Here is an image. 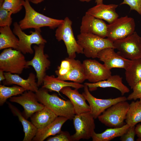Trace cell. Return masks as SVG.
Here are the masks:
<instances>
[{"mask_svg": "<svg viewBox=\"0 0 141 141\" xmlns=\"http://www.w3.org/2000/svg\"><path fill=\"white\" fill-rule=\"evenodd\" d=\"M118 6L113 4H96L89 9L86 13L96 18L104 20L110 24L119 17L116 11Z\"/></svg>", "mask_w": 141, "mask_h": 141, "instance_id": "obj_20", "label": "cell"}, {"mask_svg": "<svg viewBox=\"0 0 141 141\" xmlns=\"http://www.w3.org/2000/svg\"><path fill=\"white\" fill-rule=\"evenodd\" d=\"M130 104L126 101L120 102L105 110L98 118L102 123L108 127H121L124 125Z\"/></svg>", "mask_w": 141, "mask_h": 141, "instance_id": "obj_7", "label": "cell"}, {"mask_svg": "<svg viewBox=\"0 0 141 141\" xmlns=\"http://www.w3.org/2000/svg\"><path fill=\"white\" fill-rule=\"evenodd\" d=\"M80 1L82 2H89L91 1L92 0H79Z\"/></svg>", "mask_w": 141, "mask_h": 141, "instance_id": "obj_41", "label": "cell"}, {"mask_svg": "<svg viewBox=\"0 0 141 141\" xmlns=\"http://www.w3.org/2000/svg\"><path fill=\"white\" fill-rule=\"evenodd\" d=\"M44 45L34 46V56L31 60L27 61L26 63L27 66L29 67L31 66L35 70L38 87L43 84V78L46 75V71L50 65V62L48 59V56L44 53Z\"/></svg>", "mask_w": 141, "mask_h": 141, "instance_id": "obj_12", "label": "cell"}, {"mask_svg": "<svg viewBox=\"0 0 141 141\" xmlns=\"http://www.w3.org/2000/svg\"><path fill=\"white\" fill-rule=\"evenodd\" d=\"M115 49L105 48L99 52L97 57L104 63L107 69L110 70L113 68H122L126 69L131 62L132 60L126 59L114 51Z\"/></svg>", "mask_w": 141, "mask_h": 141, "instance_id": "obj_16", "label": "cell"}, {"mask_svg": "<svg viewBox=\"0 0 141 141\" xmlns=\"http://www.w3.org/2000/svg\"><path fill=\"white\" fill-rule=\"evenodd\" d=\"M136 24L133 18L127 15L118 18L107 24V38L113 42L124 38L135 32Z\"/></svg>", "mask_w": 141, "mask_h": 141, "instance_id": "obj_8", "label": "cell"}, {"mask_svg": "<svg viewBox=\"0 0 141 141\" xmlns=\"http://www.w3.org/2000/svg\"><path fill=\"white\" fill-rule=\"evenodd\" d=\"M140 44H141V37H140Z\"/></svg>", "mask_w": 141, "mask_h": 141, "instance_id": "obj_42", "label": "cell"}, {"mask_svg": "<svg viewBox=\"0 0 141 141\" xmlns=\"http://www.w3.org/2000/svg\"><path fill=\"white\" fill-rule=\"evenodd\" d=\"M133 91L127 98V100L135 101L141 97V81L137 83L132 88Z\"/></svg>", "mask_w": 141, "mask_h": 141, "instance_id": "obj_34", "label": "cell"}, {"mask_svg": "<svg viewBox=\"0 0 141 141\" xmlns=\"http://www.w3.org/2000/svg\"><path fill=\"white\" fill-rule=\"evenodd\" d=\"M23 0H4L0 6L5 9L11 11L13 14L20 11L23 7Z\"/></svg>", "mask_w": 141, "mask_h": 141, "instance_id": "obj_31", "label": "cell"}, {"mask_svg": "<svg viewBox=\"0 0 141 141\" xmlns=\"http://www.w3.org/2000/svg\"><path fill=\"white\" fill-rule=\"evenodd\" d=\"M107 24L102 19L86 13L83 16L80 33L92 34L102 38L107 36Z\"/></svg>", "mask_w": 141, "mask_h": 141, "instance_id": "obj_17", "label": "cell"}, {"mask_svg": "<svg viewBox=\"0 0 141 141\" xmlns=\"http://www.w3.org/2000/svg\"><path fill=\"white\" fill-rule=\"evenodd\" d=\"M9 100L18 103L23 107L25 117L27 119L36 112L43 109L45 106L38 102L36 93L30 91H25L20 96L11 97Z\"/></svg>", "mask_w": 141, "mask_h": 141, "instance_id": "obj_15", "label": "cell"}, {"mask_svg": "<svg viewBox=\"0 0 141 141\" xmlns=\"http://www.w3.org/2000/svg\"><path fill=\"white\" fill-rule=\"evenodd\" d=\"M0 50L12 48L17 50L19 39L11 30L10 26L0 28Z\"/></svg>", "mask_w": 141, "mask_h": 141, "instance_id": "obj_27", "label": "cell"}, {"mask_svg": "<svg viewBox=\"0 0 141 141\" xmlns=\"http://www.w3.org/2000/svg\"><path fill=\"white\" fill-rule=\"evenodd\" d=\"M13 32L17 36L19 39L18 48L16 50L22 53L32 54L34 51L31 48L32 44L37 45L44 44L46 43V40L44 39L41 34L40 28L35 29L34 31H30L31 34L27 35L23 31L19 24L15 22L13 24Z\"/></svg>", "mask_w": 141, "mask_h": 141, "instance_id": "obj_10", "label": "cell"}, {"mask_svg": "<svg viewBox=\"0 0 141 141\" xmlns=\"http://www.w3.org/2000/svg\"><path fill=\"white\" fill-rule=\"evenodd\" d=\"M68 119L62 116H58L54 121L43 128L38 129L35 136L32 139L34 141H43L51 136L60 133L63 125Z\"/></svg>", "mask_w": 141, "mask_h": 141, "instance_id": "obj_22", "label": "cell"}, {"mask_svg": "<svg viewBox=\"0 0 141 141\" xmlns=\"http://www.w3.org/2000/svg\"><path fill=\"white\" fill-rule=\"evenodd\" d=\"M135 131L137 137L141 139V124H139L135 127Z\"/></svg>", "mask_w": 141, "mask_h": 141, "instance_id": "obj_37", "label": "cell"}, {"mask_svg": "<svg viewBox=\"0 0 141 141\" xmlns=\"http://www.w3.org/2000/svg\"><path fill=\"white\" fill-rule=\"evenodd\" d=\"M140 37L135 31L132 34L113 42L115 49L124 58L133 60L141 58V44Z\"/></svg>", "mask_w": 141, "mask_h": 141, "instance_id": "obj_9", "label": "cell"}, {"mask_svg": "<svg viewBox=\"0 0 141 141\" xmlns=\"http://www.w3.org/2000/svg\"><path fill=\"white\" fill-rule=\"evenodd\" d=\"M126 4L130 7V10H134L141 15V0H124L120 5Z\"/></svg>", "mask_w": 141, "mask_h": 141, "instance_id": "obj_33", "label": "cell"}, {"mask_svg": "<svg viewBox=\"0 0 141 141\" xmlns=\"http://www.w3.org/2000/svg\"><path fill=\"white\" fill-rule=\"evenodd\" d=\"M58 116L45 106L30 117L31 122L38 129H41L54 121Z\"/></svg>", "mask_w": 141, "mask_h": 141, "instance_id": "obj_24", "label": "cell"}, {"mask_svg": "<svg viewBox=\"0 0 141 141\" xmlns=\"http://www.w3.org/2000/svg\"><path fill=\"white\" fill-rule=\"evenodd\" d=\"M49 90L42 87L35 93L38 101L53 112L58 116H62L68 120L73 119L75 115L73 105L70 100H65L57 94H50Z\"/></svg>", "mask_w": 141, "mask_h": 141, "instance_id": "obj_1", "label": "cell"}, {"mask_svg": "<svg viewBox=\"0 0 141 141\" xmlns=\"http://www.w3.org/2000/svg\"><path fill=\"white\" fill-rule=\"evenodd\" d=\"M130 126L126 124L123 126L117 128L106 129L101 133L94 132L91 138L93 141H109L118 137H120L127 131Z\"/></svg>", "mask_w": 141, "mask_h": 141, "instance_id": "obj_28", "label": "cell"}, {"mask_svg": "<svg viewBox=\"0 0 141 141\" xmlns=\"http://www.w3.org/2000/svg\"><path fill=\"white\" fill-rule=\"evenodd\" d=\"M13 14L10 10L3 8L0 6V26H10L12 22L11 15Z\"/></svg>", "mask_w": 141, "mask_h": 141, "instance_id": "obj_32", "label": "cell"}, {"mask_svg": "<svg viewBox=\"0 0 141 141\" xmlns=\"http://www.w3.org/2000/svg\"><path fill=\"white\" fill-rule=\"evenodd\" d=\"M95 2L96 4H99L103 3V0H95Z\"/></svg>", "mask_w": 141, "mask_h": 141, "instance_id": "obj_40", "label": "cell"}, {"mask_svg": "<svg viewBox=\"0 0 141 141\" xmlns=\"http://www.w3.org/2000/svg\"><path fill=\"white\" fill-rule=\"evenodd\" d=\"M4 75L5 79L3 81L4 85L15 84L23 88L27 91H30L35 93L38 90V86L36 82V76L33 73L29 74L26 79L22 78L18 74H13L9 72H5Z\"/></svg>", "mask_w": 141, "mask_h": 141, "instance_id": "obj_18", "label": "cell"}, {"mask_svg": "<svg viewBox=\"0 0 141 141\" xmlns=\"http://www.w3.org/2000/svg\"><path fill=\"white\" fill-rule=\"evenodd\" d=\"M82 93L90 106V112L94 119L98 118L107 109L119 102L126 101L127 98L124 96L114 98L99 99L93 96L90 92L88 86L84 85Z\"/></svg>", "mask_w": 141, "mask_h": 141, "instance_id": "obj_13", "label": "cell"}, {"mask_svg": "<svg viewBox=\"0 0 141 141\" xmlns=\"http://www.w3.org/2000/svg\"><path fill=\"white\" fill-rule=\"evenodd\" d=\"M9 107L14 115L17 116L23 128L25 135L23 141H31L36 135L38 129L31 122L28 121L22 115L20 111L10 103H8Z\"/></svg>", "mask_w": 141, "mask_h": 141, "instance_id": "obj_25", "label": "cell"}, {"mask_svg": "<svg viewBox=\"0 0 141 141\" xmlns=\"http://www.w3.org/2000/svg\"><path fill=\"white\" fill-rule=\"evenodd\" d=\"M45 0H29L30 2L34 4H38L40 3Z\"/></svg>", "mask_w": 141, "mask_h": 141, "instance_id": "obj_39", "label": "cell"}, {"mask_svg": "<svg viewBox=\"0 0 141 141\" xmlns=\"http://www.w3.org/2000/svg\"><path fill=\"white\" fill-rule=\"evenodd\" d=\"M4 72L0 69V82L4 80L5 78L4 75Z\"/></svg>", "mask_w": 141, "mask_h": 141, "instance_id": "obj_38", "label": "cell"}, {"mask_svg": "<svg viewBox=\"0 0 141 141\" xmlns=\"http://www.w3.org/2000/svg\"><path fill=\"white\" fill-rule=\"evenodd\" d=\"M26 90L23 88L18 86L7 87L4 85H0V105L5 103L7 99L13 96L21 94Z\"/></svg>", "mask_w": 141, "mask_h": 141, "instance_id": "obj_30", "label": "cell"}, {"mask_svg": "<svg viewBox=\"0 0 141 141\" xmlns=\"http://www.w3.org/2000/svg\"><path fill=\"white\" fill-rule=\"evenodd\" d=\"M23 6L25 9V15L19 24L22 30L30 28H40L44 27L54 29L63 21L64 20L49 17L37 12L31 7L29 0H23Z\"/></svg>", "mask_w": 141, "mask_h": 141, "instance_id": "obj_2", "label": "cell"}, {"mask_svg": "<svg viewBox=\"0 0 141 141\" xmlns=\"http://www.w3.org/2000/svg\"><path fill=\"white\" fill-rule=\"evenodd\" d=\"M82 64L86 80L91 83L106 80L111 75L110 70L95 60H85Z\"/></svg>", "mask_w": 141, "mask_h": 141, "instance_id": "obj_14", "label": "cell"}, {"mask_svg": "<svg viewBox=\"0 0 141 141\" xmlns=\"http://www.w3.org/2000/svg\"><path fill=\"white\" fill-rule=\"evenodd\" d=\"M72 21L66 17L56 30L55 36L58 41L63 40L66 46L68 57L75 58L76 53L83 54V48L76 40L72 28Z\"/></svg>", "mask_w": 141, "mask_h": 141, "instance_id": "obj_6", "label": "cell"}, {"mask_svg": "<svg viewBox=\"0 0 141 141\" xmlns=\"http://www.w3.org/2000/svg\"><path fill=\"white\" fill-rule=\"evenodd\" d=\"M77 38L78 43L83 49V54L88 58H97L98 53L102 50L109 48H114L113 42L107 38L92 34L80 33Z\"/></svg>", "mask_w": 141, "mask_h": 141, "instance_id": "obj_4", "label": "cell"}, {"mask_svg": "<svg viewBox=\"0 0 141 141\" xmlns=\"http://www.w3.org/2000/svg\"><path fill=\"white\" fill-rule=\"evenodd\" d=\"M24 54L12 48L4 49L0 55V69L4 72L21 74L24 69L28 68Z\"/></svg>", "mask_w": 141, "mask_h": 141, "instance_id": "obj_5", "label": "cell"}, {"mask_svg": "<svg viewBox=\"0 0 141 141\" xmlns=\"http://www.w3.org/2000/svg\"><path fill=\"white\" fill-rule=\"evenodd\" d=\"M57 78L81 84L86 80L83 64L75 58H66L61 61L55 71Z\"/></svg>", "mask_w": 141, "mask_h": 141, "instance_id": "obj_3", "label": "cell"}, {"mask_svg": "<svg viewBox=\"0 0 141 141\" xmlns=\"http://www.w3.org/2000/svg\"><path fill=\"white\" fill-rule=\"evenodd\" d=\"M94 119L90 111L75 114L73 120L75 132L71 136L72 141L91 138L95 128Z\"/></svg>", "mask_w": 141, "mask_h": 141, "instance_id": "obj_11", "label": "cell"}, {"mask_svg": "<svg viewBox=\"0 0 141 141\" xmlns=\"http://www.w3.org/2000/svg\"><path fill=\"white\" fill-rule=\"evenodd\" d=\"M125 121L130 126H135L141 122V104L139 101H133L130 104Z\"/></svg>", "mask_w": 141, "mask_h": 141, "instance_id": "obj_29", "label": "cell"}, {"mask_svg": "<svg viewBox=\"0 0 141 141\" xmlns=\"http://www.w3.org/2000/svg\"><path fill=\"white\" fill-rule=\"evenodd\" d=\"M125 75L126 81L131 89L141 81V58L132 60L125 69Z\"/></svg>", "mask_w": 141, "mask_h": 141, "instance_id": "obj_26", "label": "cell"}, {"mask_svg": "<svg viewBox=\"0 0 141 141\" xmlns=\"http://www.w3.org/2000/svg\"><path fill=\"white\" fill-rule=\"evenodd\" d=\"M136 135L135 126H130L120 139L121 141H134Z\"/></svg>", "mask_w": 141, "mask_h": 141, "instance_id": "obj_35", "label": "cell"}, {"mask_svg": "<svg viewBox=\"0 0 141 141\" xmlns=\"http://www.w3.org/2000/svg\"><path fill=\"white\" fill-rule=\"evenodd\" d=\"M42 87L45 88L50 91H55L61 96L60 92L64 87L69 86L78 89L84 87V85L74 82H68L60 80L54 75H46L43 81Z\"/></svg>", "mask_w": 141, "mask_h": 141, "instance_id": "obj_23", "label": "cell"}, {"mask_svg": "<svg viewBox=\"0 0 141 141\" xmlns=\"http://www.w3.org/2000/svg\"><path fill=\"white\" fill-rule=\"evenodd\" d=\"M47 141H72L71 136L66 131H61L58 134L51 137L47 139Z\"/></svg>", "mask_w": 141, "mask_h": 141, "instance_id": "obj_36", "label": "cell"}, {"mask_svg": "<svg viewBox=\"0 0 141 141\" xmlns=\"http://www.w3.org/2000/svg\"><path fill=\"white\" fill-rule=\"evenodd\" d=\"M78 90H73L70 87L67 86L63 88L60 92L69 98L73 105L75 114L90 111V106L86 103V98Z\"/></svg>", "mask_w": 141, "mask_h": 141, "instance_id": "obj_19", "label": "cell"}, {"mask_svg": "<svg viewBox=\"0 0 141 141\" xmlns=\"http://www.w3.org/2000/svg\"><path fill=\"white\" fill-rule=\"evenodd\" d=\"M139 101H140V103L141 104V98L140 99V100H139Z\"/></svg>", "mask_w": 141, "mask_h": 141, "instance_id": "obj_43", "label": "cell"}, {"mask_svg": "<svg viewBox=\"0 0 141 141\" xmlns=\"http://www.w3.org/2000/svg\"><path fill=\"white\" fill-rule=\"evenodd\" d=\"M84 85H86L91 91L96 90L98 87H113L119 90L123 96L130 91L129 89L122 83V78L118 75H111L106 80L96 83H85Z\"/></svg>", "mask_w": 141, "mask_h": 141, "instance_id": "obj_21", "label": "cell"}]
</instances>
